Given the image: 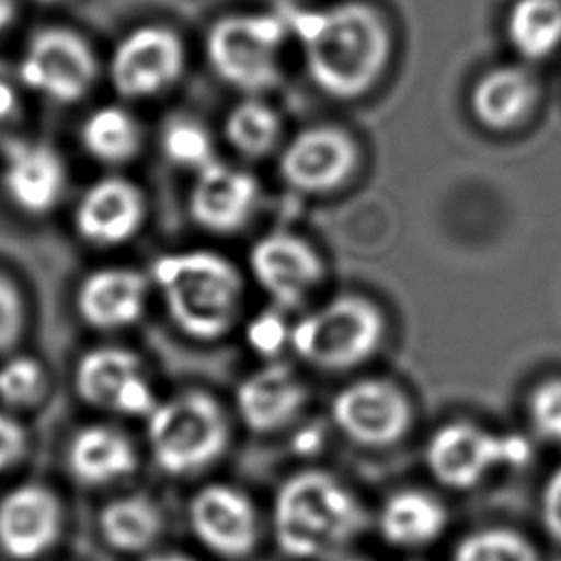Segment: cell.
Instances as JSON below:
<instances>
[{
  "label": "cell",
  "mask_w": 561,
  "mask_h": 561,
  "mask_svg": "<svg viewBox=\"0 0 561 561\" xmlns=\"http://www.w3.org/2000/svg\"><path fill=\"white\" fill-rule=\"evenodd\" d=\"M289 35L300 42L313 85L337 101H353L377 85L392 59V31L383 11L366 0L320 9H283Z\"/></svg>",
  "instance_id": "1"
},
{
  "label": "cell",
  "mask_w": 561,
  "mask_h": 561,
  "mask_svg": "<svg viewBox=\"0 0 561 561\" xmlns=\"http://www.w3.org/2000/svg\"><path fill=\"white\" fill-rule=\"evenodd\" d=\"M366 526L357 497L331 473L307 469L289 476L272 504L278 550L298 561H322L342 552Z\"/></svg>",
  "instance_id": "2"
},
{
  "label": "cell",
  "mask_w": 561,
  "mask_h": 561,
  "mask_svg": "<svg viewBox=\"0 0 561 561\" xmlns=\"http://www.w3.org/2000/svg\"><path fill=\"white\" fill-rule=\"evenodd\" d=\"M151 283L158 287L171 322L193 340H219L239 316L243 280L219 252L162 254L151 265Z\"/></svg>",
  "instance_id": "3"
},
{
  "label": "cell",
  "mask_w": 561,
  "mask_h": 561,
  "mask_svg": "<svg viewBox=\"0 0 561 561\" xmlns=\"http://www.w3.org/2000/svg\"><path fill=\"white\" fill-rule=\"evenodd\" d=\"M230 440V423L221 403L206 390H182L158 401L147 416V445L153 462L182 478L208 469Z\"/></svg>",
  "instance_id": "4"
},
{
  "label": "cell",
  "mask_w": 561,
  "mask_h": 561,
  "mask_svg": "<svg viewBox=\"0 0 561 561\" xmlns=\"http://www.w3.org/2000/svg\"><path fill=\"white\" fill-rule=\"evenodd\" d=\"M287 37L289 28L280 11L228 15L208 31V64L239 92H267L280 81V48Z\"/></svg>",
  "instance_id": "5"
},
{
  "label": "cell",
  "mask_w": 561,
  "mask_h": 561,
  "mask_svg": "<svg viewBox=\"0 0 561 561\" xmlns=\"http://www.w3.org/2000/svg\"><path fill=\"white\" fill-rule=\"evenodd\" d=\"M383 337L379 309L359 296H337L291 324V348L324 370H346L366 362Z\"/></svg>",
  "instance_id": "6"
},
{
  "label": "cell",
  "mask_w": 561,
  "mask_h": 561,
  "mask_svg": "<svg viewBox=\"0 0 561 561\" xmlns=\"http://www.w3.org/2000/svg\"><path fill=\"white\" fill-rule=\"evenodd\" d=\"M533 445L522 434H493L473 423L440 425L427 440L425 462L445 486L465 491L497 467H524Z\"/></svg>",
  "instance_id": "7"
},
{
  "label": "cell",
  "mask_w": 561,
  "mask_h": 561,
  "mask_svg": "<svg viewBox=\"0 0 561 561\" xmlns=\"http://www.w3.org/2000/svg\"><path fill=\"white\" fill-rule=\"evenodd\" d=\"M72 383L77 397L96 410L147 419L158 405L138 355L123 346L85 351L75 364Z\"/></svg>",
  "instance_id": "8"
},
{
  "label": "cell",
  "mask_w": 561,
  "mask_h": 561,
  "mask_svg": "<svg viewBox=\"0 0 561 561\" xmlns=\"http://www.w3.org/2000/svg\"><path fill=\"white\" fill-rule=\"evenodd\" d=\"M94 75L96 61L88 42L68 28L35 33L20 59L24 85L57 103L81 99L92 85Z\"/></svg>",
  "instance_id": "9"
},
{
  "label": "cell",
  "mask_w": 561,
  "mask_h": 561,
  "mask_svg": "<svg viewBox=\"0 0 561 561\" xmlns=\"http://www.w3.org/2000/svg\"><path fill=\"white\" fill-rule=\"evenodd\" d=\"M184 68L180 37L158 24L129 31L114 48L110 77L125 99L156 96L173 85Z\"/></svg>",
  "instance_id": "10"
},
{
  "label": "cell",
  "mask_w": 561,
  "mask_h": 561,
  "mask_svg": "<svg viewBox=\"0 0 561 561\" xmlns=\"http://www.w3.org/2000/svg\"><path fill=\"white\" fill-rule=\"evenodd\" d=\"M410 416L405 394L383 379L353 381L331 403V419L337 430L366 447L397 443L408 432Z\"/></svg>",
  "instance_id": "11"
},
{
  "label": "cell",
  "mask_w": 561,
  "mask_h": 561,
  "mask_svg": "<svg viewBox=\"0 0 561 561\" xmlns=\"http://www.w3.org/2000/svg\"><path fill=\"white\" fill-rule=\"evenodd\" d=\"M188 526L202 546L224 559H243L259 541V515L252 500L221 482L193 493Z\"/></svg>",
  "instance_id": "12"
},
{
  "label": "cell",
  "mask_w": 561,
  "mask_h": 561,
  "mask_svg": "<svg viewBox=\"0 0 561 561\" xmlns=\"http://www.w3.org/2000/svg\"><path fill=\"white\" fill-rule=\"evenodd\" d=\"M357 164V145L335 125H313L298 131L283 149L278 171L283 180L305 193L337 188Z\"/></svg>",
  "instance_id": "13"
},
{
  "label": "cell",
  "mask_w": 561,
  "mask_h": 561,
  "mask_svg": "<svg viewBox=\"0 0 561 561\" xmlns=\"http://www.w3.org/2000/svg\"><path fill=\"white\" fill-rule=\"evenodd\" d=\"M250 272L278 309H294L320 283L324 267L318 252L300 237L270 232L250 250Z\"/></svg>",
  "instance_id": "14"
},
{
  "label": "cell",
  "mask_w": 561,
  "mask_h": 561,
  "mask_svg": "<svg viewBox=\"0 0 561 561\" xmlns=\"http://www.w3.org/2000/svg\"><path fill=\"white\" fill-rule=\"evenodd\" d=\"M0 186L13 208L39 217L50 213L66 191V167L59 153L37 140L11 138L2 147Z\"/></svg>",
  "instance_id": "15"
},
{
  "label": "cell",
  "mask_w": 561,
  "mask_h": 561,
  "mask_svg": "<svg viewBox=\"0 0 561 561\" xmlns=\"http://www.w3.org/2000/svg\"><path fill=\"white\" fill-rule=\"evenodd\" d=\"M145 215L147 202L138 184L121 175H105L83 191L72 224L85 243L114 248L136 237Z\"/></svg>",
  "instance_id": "16"
},
{
  "label": "cell",
  "mask_w": 561,
  "mask_h": 561,
  "mask_svg": "<svg viewBox=\"0 0 561 561\" xmlns=\"http://www.w3.org/2000/svg\"><path fill=\"white\" fill-rule=\"evenodd\" d=\"M59 497L44 484L24 482L0 497V550L13 561L46 554L61 533Z\"/></svg>",
  "instance_id": "17"
},
{
  "label": "cell",
  "mask_w": 561,
  "mask_h": 561,
  "mask_svg": "<svg viewBox=\"0 0 561 561\" xmlns=\"http://www.w3.org/2000/svg\"><path fill=\"white\" fill-rule=\"evenodd\" d=\"M259 204V182L243 169L213 160L197 171L188 193L191 219L217 234L243 228Z\"/></svg>",
  "instance_id": "18"
},
{
  "label": "cell",
  "mask_w": 561,
  "mask_h": 561,
  "mask_svg": "<svg viewBox=\"0 0 561 561\" xmlns=\"http://www.w3.org/2000/svg\"><path fill=\"white\" fill-rule=\"evenodd\" d=\"M149 278L134 267H99L88 272L75 294V307L85 327L118 331L131 327L145 311Z\"/></svg>",
  "instance_id": "19"
},
{
  "label": "cell",
  "mask_w": 561,
  "mask_h": 561,
  "mask_svg": "<svg viewBox=\"0 0 561 561\" xmlns=\"http://www.w3.org/2000/svg\"><path fill=\"white\" fill-rule=\"evenodd\" d=\"M307 390L287 364H265L243 377L234 390L241 421L254 432H274L296 419Z\"/></svg>",
  "instance_id": "20"
},
{
  "label": "cell",
  "mask_w": 561,
  "mask_h": 561,
  "mask_svg": "<svg viewBox=\"0 0 561 561\" xmlns=\"http://www.w3.org/2000/svg\"><path fill=\"white\" fill-rule=\"evenodd\" d=\"M539 83L519 64H500L482 72L469 92L473 118L491 131L517 127L535 110Z\"/></svg>",
  "instance_id": "21"
},
{
  "label": "cell",
  "mask_w": 561,
  "mask_h": 561,
  "mask_svg": "<svg viewBox=\"0 0 561 561\" xmlns=\"http://www.w3.org/2000/svg\"><path fill=\"white\" fill-rule=\"evenodd\" d=\"M66 467L83 486H107L138 467L131 440L114 425H83L66 447Z\"/></svg>",
  "instance_id": "22"
},
{
  "label": "cell",
  "mask_w": 561,
  "mask_h": 561,
  "mask_svg": "<svg viewBox=\"0 0 561 561\" xmlns=\"http://www.w3.org/2000/svg\"><path fill=\"white\" fill-rule=\"evenodd\" d=\"M447 524L445 506L430 493L408 489L392 493L377 517L386 543L397 548H423L436 541Z\"/></svg>",
  "instance_id": "23"
},
{
  "label": "cell",
  "mask_w": 561,
  "mask_h": 561,
  "mask_svg": "<svg viewBox=\"0 0 561 561\" xmlns=\"http://www.w3.org/2000/svg\"><path fill=\"white\" fill-rule=\"evenodd\" d=\"M504 33L508 46L526 61H541L561 46V0H513Z\"/></svg>",
  "instance_id": "24"
},
{
  "label": "cell",
  "mask_w": 561,
  "mask_h": 561,
  "mask_svg": "<svg viewBox=\"0 0 561 561\" xmlns=\"http://www.w3.org/2000/svg\"><path fill=\"white\" fill-rule=\"evenodd\" d=\"M99 530L116 552H145L162 533V511L147 495H123L101 508Z\"/></svg>",
  "instance_id": "25"
},
{
  "label": "cell",
  "mask_w": 561,
  "mask_h": 561,
  "mask_svg": "<svg viewBox=\"0 0 561 561\" xmlns=\"http://www.w3.org/2000/svg\"><path fill=\"white\" fill-rule=\"evenodd\" d=\"M81 145L103 164H125L140 151L142 129L127 110L103 105L83 121Z\"/></svg>",
  "instance_id": "26"
},
{
  "label": "cell",
  "mask_w": 561,
  "mask_h": 561,
  "mask_svg": "<svg viewBox=\"0 0 561 561\" xmlns=\"http://www.w3.org/2000/svg\"><path fill=\"white\" fill-rule=\"evenodd\" d=\"M280 131L278 112L256 96L239 101L224 121L226 140L245 158L267 156L276 147Z\"/></svg>",
  "instance_id": "27"
},
{
  "label": "cell",
  "mask_w": 561,
  "mask_h": 561,
  "mask_svg": "<svg viewBox=\"0 0 561 561\" xmlns=\"http://www.w3.org/2000/svg\"><path fill=\"white\" fill-rule=\"evenodd\" d=\"M160 149L171 164L191 169L195 173L215 160L208 129L191 116H171L164 123L160 134Z\"/></svg>",
  "instance_id": "28"
},
{
  "label": "cell",
  "mask_w": 561,
  "mask_h": 561,
  "mask_svg": "<svg viewBox=\"0 0 561 561\" xmlns=\"http://www.w3.org/2000/svg\"><path fill=\"white\" fill-rule=\"evenodd\" d=\"M451 561H539V554L517 530L484 528L462 537Z\"/></svg>",
  "instance_id": "29"
},
{
  "label": "cell",
  "mask_w": 561,
  "mask_h": 561,
  "mask_svg": "<svg viewBox=\"0 0 561 561\" xmlns=\"http://www.w3.org/2000/svg\"><path fill=\"white\" fill-rule=\"evenodd\" d=\"M46 386V370L33 355H11L0 364V401L11 410H26L39 403Z\"/></svg>",
  "instance_id": "30"
},
{
  "label": "cell",
  "mask_w": 561,
  "mask_h": 561,
  "mask_svg": "<svg viewBox=\"0 0 561 561\" xmlns=\"http://www.w3.org/2000/svg\"><path fill=\"white\" fill-rule=\"evenodd\" d=\"M526 408L533 432L543 440L561 443V377L537 383Z\"/></svg>",
  "instance_id": "31"
},
{
  "label": "cell",
  "mask_w": 561,
  "mask_h": 561,
  "mask_svg": "<svg viewBox=\"0 0 561 561\" xmlns=\"http://www.w3.org/2000/svg\"><path fill=\"white\" fill-rule=\"evenodd\" d=\"M245 342L256 355L274 359L291 344V324L280 309H263L248 322Z\"/></svg>",
  "instance_id": "32"
},
{
  "label": "cell",
  "mask_w": 561,
  "mask_h": 561,
  "mask_svg": "<svg viewBox=\"0 0 561 561\" xmlns=\"http://www.w3.org/2000/svg\"><path fill=\"white\" fill-rule=\"evenodd\" d=\"M24 327V302L18 287L0 274V355L9 353Z\"/></svg>",
  "instance_id": "33"
},
{
  "label": "cell",
  "mask_w": 561,
  "mask_h": 561,
  "mask_svg": "<svg viewBox=\"0 0 561 561\" xmlns=\"http://www.w3.org/2000/svg\"><path fill=\"white\" fill-rule=\"evenodd\" d=\"M28 438L20 421L0 410V473L13 469L26 454Z\"/></svg>",
  "instance_id": "34"
},
{
  "label": "cell",
  "mask_w": 561,
  "mask_h": 561,
  "mask_svg": "<svg viewBox=\"0 0 561 561\" xmlns=\"http://www.w3.org/2000/svg\"><path fill=\"white\" fill-rule=\"evenodd\" d=\"M541 524L550 539L561 546V465L550 473L539 500Z\"/></svg>",
  "instance_id": "35"
},
{
  "label": "cell",
  "mask_w": 561,
  "mask_h": 561,
  "mask_svg": "<svg viewBox=\"0 0 561 561\" xmlns=\"http://www.w3.org/2000/svg\"><path fill=\"white\" fill-rule=\"evenodd\" d=\"M20 99L11 83L0 81V147H4L13 136L11 129L20 118Z\"/></svg>",
  "instance_id": "36"
},
{
  "label": "cell",
  "mask_w": 561,
  "mask_h": 561,
  "mask_svg": "<svg viewBox=\"0 0 561 561\" xmlns=\"http://www.w3.org/2000/svg\"><path fill=\"white\" fill-rule=\"evenodd\" d=\"M15 15V0H0V31H4Z\"/></svg>",
  "instance_id": "37"
},
{
  "label": "cell",
  "mask_w": 561,
  "mask_h": 561,
  "mask_svg": "<svg viewBox=\"0 0 561 561\" xmlns=\"http://www.w3.org/2000/svg\"><path fill=\"white\" fill-rule=\"evenodd\" d=\"M145 561H195L186 554H180V552H158V554H151L147 557Z\"/></svg>",
  "instance_id": "38"
},
{
  "label": "cell",
  "mask_w": 561,
  "mask_h": 561,
  "mask_svg": "<svg viewBox=\"0 0 561 561\" xmlns=\"http://www.w3.org/2000/svg\"><path fill=\"white\" fill-rule=\"evenodd\" d=\"M340 561H362V559H340Z\"/></svg>",
  "instance_id": "39"
},
{
  "label": "cell",
  "mask_w": 561,
  "mask_h": 561,
  "mask_svg": "<svg viewBox=\"0 0 561 561\" xmlns=\"http://www.w3.org/2000/svg\"><path fill=\"white\" fill-rule=\"evenodd\" d=\"M39 2H55V0H39Z\"/></svg>",
  "instance_id": "40"
}]
</instances>
